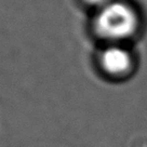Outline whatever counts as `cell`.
Listing matches in <instances>:
<instances>
[{
  "instance_id": "cell-1",
  "label": "cell",
  "mask_w": 147,
  "mask_h": 147,
  "mask_svg": "<svg viewBox=\"0 0 147 147\" xmlns=\"http://www.w3.org/2000/svg\"><path fill=\"white\" fill-rule=\"evenodd\" d=\"M141 25V16L133 5L123 0H111L95 11L92 29L106 45H123L138 35Z\"/></svg>"
},
{
  "instance_id": "cell-2",
  "label": "cell",
  "mask_w": 147,
  "mask_h": 147,
  "mask_svg": "<svg viewBox=\"0 0 147 147\" xmlns=\"http://www.w3.org/2000/svg\"><path fill=\"white\" fill-rule=\"evenodd\" d=\"M134 55L124 45H105L97 55L103 73L113 78H123L134 68Z\"/></svg>"
},
{
  "instance_id": "cell-3",
  "label": "cell",
  "mask_w": 147,
  "mask_h": 147,
  "mask_svg": "<svg viewBox=\"0 0 147 147\" xmlns=\"http://www.w3.org/2000/svg\"><path fill=\"white\" fill-rule=\"evenodd\" d=\"M80 1L87 8H90V9L97 11V10H100L101 8H103L104 5H107L111 0H80Z\"/></svg>"
}]
</instances>
